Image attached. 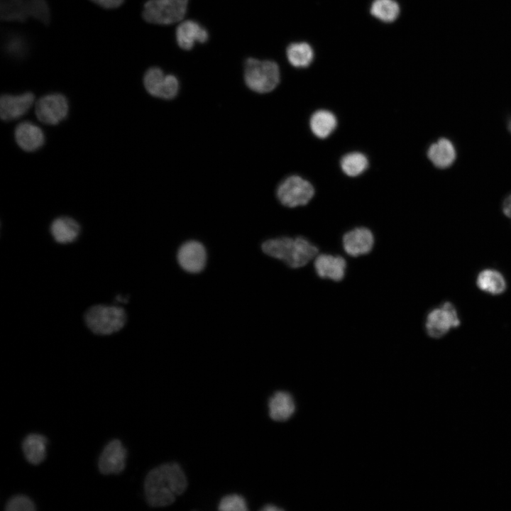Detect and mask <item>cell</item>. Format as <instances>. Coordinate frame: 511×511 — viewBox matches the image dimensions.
Here are the masks:
<instances>
[{
    "label": "cell",
    "instance_id": "obj_22",
    "mask_svg": "<svg viewBox=\"0 0 511 511\" xmlns=\"http://www.w3.org/2000/svg\"><path fill=\"white\" fill-rule=\"evenodd\" d=\"M336 116L327 110H319L314 112L309 121L312 133L320 138L328 137L336 128Z\"/></svg>",
    "mask_w": 511,
    "mask_h": 511
},
{
    "label": "cell",
    "instance_id": "obj_20",
    "mask_svg": "<svg viewBox=\"0 0 511 511\" xmlns=\"http://www.w3.org/2000/svg\"><path fill=\"white\" fill-rule=\"evenodd\" d=\"M269 415L275 421L284 422L291 417L295 411L292 395L285 391L276 392L268 402Z\"/></svg>",
    "mask_w": 511,
    "mask_h": 511
},
{
    "label": "cell",
    "instance_id": "obj_27",
    "mask_svg": "<svg viewBox=\"0 0 511 511\" xmlns=\"http://www.w3.org/2000/svg\"><path fill=\"white\" fill-rule=\"evenodd\" d=\"M222 511H246L248 510L245 499L239 495L231 494L224 496L219 504Z\"/></svg>",
    "mask_w": 511,
    "mask_h": 511
},
{
    "label": "cell",
    "instance_id": "obj_26",
    "mask_svg": "<svg viewBox=\"0 0 511 511\" xmlns=\"http://www.w3.org/2000/svg\"><path fill=\"white\" fill-rule=\"evenodd\" d=\"M368 161L365 155L353 152L345 155L341 160L343 172L351 177L361 175L367 168Z\"/></svg>",
    "mask_w": 511,
    "mask_h": 511
},
{
    "label": "cell",
    "instance_id": "obj_11",
    "mask_svg": "<svg viewBox=\"0 0 511 511\" xmlns=\"http://www.w3.org/2000/svg\"><path fill=\"white\" fill-rule=\"evenodd\" d=\"M341 245L346 255L358 258L371 253L375 248V238L370 229L359 226L344 233Z\"/></svg>",
    "mask_w": 511,
    "mask_h": 511
},
{
    "label": "cell",
    "instance_id": "obj_30",
    "mask_svg": "<svg viewBox=\"0 0 511 511\" xmlns=\"http://www.w3.org/2000/svg\"><path fill=\"white\" fill-rule=\"evenodd\" d=\"M502 211L505 216L511 219V194L504 200L502 203Z\"/></svg>",
    "mask_w": 511,
    "mask_h": 511
},
{
    "label": "cell",
    "instance_id": "obj_21",
    "mask_svg": "<svg viewBox=\"0 0 511 511\" xmlns=\"http://www.w3.org/2000/svg\"><path fill=\"white\" fill-rule=\"evenodd\" d=\"M46 438L38 434H31L23 440V451L26 460L31 464L38 465L46 456Z\"/></svg>",
    "mask_w": 511,
    "mask_h": 511
},
{
    "label": "cell",
    "instance_id": "obj_7",
    "mask_svg": "<svg viewBox=\"0 0 511 511\" xmlns=\"http://www.w3.org/2000/svg\"><path fill=\"white\" fill-rule=\"evenodd\" d=\"M276 193L282 204L294 208L307 204L312 198L314 189L306 180L292 175L280 183Z\"/></svg>",
    "mask_w": 511,
    "mask_h": 511
},
{
    "label": "cell",
    "instance_id": "obj_5",
    "mask_svg": "<svg viewBox=\"0 0 511 511\" xmlns=\"http://www.w3.org/2000/svg\"><path fill=\"white\" fill-rule=\"evenodd\" d=\"M0 17L18 22L32 18L45 25L50 22V12L45 0H0Z\"/></svg>",
    "mask_w": 511,
    "mask_h": 511
},
{
    "label": "cell",
    "instance_id": "obj_3",
    "mask_svg": "<svg viewBox=\"0 0 511 511\" xmlns=\"http://www.w3.org/2000/svg\"><path fill=\"white\" fill-rule=\"evenodd\" d=\"M244 79L253 92L264 94L273 91L280 82V70L272 60L248 58L244 66Z\"/></svg>",
    "mask_w": 511,
    "mask_h": 511
},
{
    "label": "cell",
    "instance_id": "obj_16",
    "mask_svg": "<svg viewBox=\"0 0 511 511\" xmlns=\"http://www.w3.org/2000/svg\"><path fill=\"white\" fill-rule=\"evenodd\" d=\"M177 45L183 50H191L196 43H204L209 39L207 30L199 23L193 20H187L176 29Z\"/></svg>",
    "mask_w": 511,
    "mask_h": 511
},
{
    "label": "cell",
    "instance_id": "obj_2",
    "mask_svg": "<svg viewBox=\"0 0 511 511\" xmlns=\"http://www.w3.org/2000/svg\"><path fill=\"white\" fill-rule=\"evenodd\" d=\"M261 248L267 256L282 261L292 269L305 267L320 252L317 244L302 236L268 239L263 243Z\"/></svg>",
    "mask_w": 511,
    "mask_h": 511
},
{
    "label": "cell",
    "instance_id": "obj_13",
    "mask_svg": "<svg viewBox=\"0 0 511 511\" xmlns=\"http://www.w3.org/2000/svg\"><path fill=\"white\" fill-rule=\"evenodd\" d=\"M126 454V449L119 440L111 441L99 456V471L104 475L120 473L125 468Z\"/></svg>",
    "mask_w": 511,
    "mask_h": 511
},
{
    "label": "cell",
    "instance_id": "obj_4",
    "mask_svg": "<svg viewBox=\"0 0 511 511\" xmlns=\"http://www.w3.org/2000/svg\"><path fill=\"white\" fill-rule=\"evenodd\" d=\"M125 310L119 306L97 304L85 313L87 327L98 335H109L121 330L126 322Z\"/></svg>",
    "mask_w": 511,
    "mask_h": 511
},
{
    "label": "cell",
    "instance_id": "obj_14",
    "mask_svg": "<svg viewBox=\"0 0 511 511\" xmlns=\"http://www.w3.org/2000/svg\"><path fill=\"white\" fill-rule=\"evenodd\" d=\"M177 258L179 265L184 270L197 273L202 271L205 266L207 253L201 243L189 241L180 247Z\"/></svg>",
    "mask_w": 511,
    "mask_h": 511
},
{
    "label": "cell",
    "instance_id": "obj_32",
    "mask_svg": "<svg viewBox=\"0 0 511 511\" xmlns=\"http://www.w3.org/2000/svg\"><path fill=\"white\" fill-rule=\"evenodd\" d=\"M507 129H508V131H509L510 132V133H511V119H510L509 121H508V123H507Z\"/></svg>",
    "mask_w": 511,
    "mask_h": 511
},
{
    "label": "cell",
    "instance_id": "obj_9",
    "mask_svg": "<svg viewBox=\"0 0 511 511\" xmlns=\"http://www.w3.org/2000/svg\"><path fill=\"white\" fill-rule=\"evenodd\" d=\"M143 84L146 91L152 96L171 99L179 91V81L173 75H166L157 67L149 68L143 76Z\"/></svg>",
    "mask_w": 511,
    "mask_h": 511
},
{
    "label": "cell",
    "instance_id": "obj_28",
    "mask_svg": "<svg viewBox=\"0 0 511 511\" xmlns=\"http://www.w3.org/2000/svg\"><path fill=\"white\" fill-rule=\"evenodd\" d=\"M6 510L8 511H33L35 510V504L27 496L18 495L12 497L6 503Z\"/></svg>",
    "mask_w": 511,
    "mask_h": 511
},
{
    "label": "cell",
    "instance_id": "obj_1",
    "mask_svg": "<svg viewBox=\"0 0 511 511\" xmlns=\"http://www.w3.org/2000/svg\"><path fill=\"white\" fill-rule=\"evenodd\" d=\"M186 476L176 463L155 467L145 477L144 490L149 505L154 507L171 505L186 490Z\"/></svg>",
    "mask_w": 511,
    "mask_h": 511
},
{
    "label": "cell",
    "instance_id": "obj_15",
    "mask_svg": "<svg viewBox=\"0 0 511 511\" xmlns=\"http://www.w3.org/2000/svg\"><path fill=\"white\" fill-rule=\"evenodd\" d=\"M35 96L27 92L18 95L3 94L0 99V116L4 121H11L24 115L33 105Z\"/></svg>",
    "mask_w": 511,
    "mask_h": 511
},
{
    "label": "cell",
    "instance_id": "obj_12",
    "mask_svg": "<svg viewBox=\"0 0 511 511\" xmlns=\"http://www.w3.org/2000/svg\"><path fill=\"white\" fill-rule=\"evenodd\" d=\"M313 268L319 278L332 282H340L346 278L348 263L341 255L319 252L313 260Z\"/></svg>",
    "mask_w": 511,
    "mask_h": 511
},
{
    "label": "cell",
    "instance_id": "obj_25",
    "mask_svg": "<svg viewBox=\"0 0 511 511\" xmlns=\"http://www.w3.org/2000/svg\"><path fill=\"white\" fill-rule=\"evenodd\" d=\"M371 14L383 22H392L400 13L398 4L394 0H374L370 7Z\"/></svg>",
    "mask_w": 511,
    "mask_h": 511
},
{
    "label": "cell",
    "instance_id": "obj_8",
    "mask_svg": "<svg viewBox=\"0 0 511 511\" xmlns=\"http://www.w3.org/2000/svg\"><path fill=\"white\" fill-rule=\"evenodd\" d=\"M460 323L456 308L451 302H446L427 314L426 332L430 337L438 339L447 334L451 329L458 326Z\"/></svg>",
    "mask_w": 511,
    "mask_h": 511
},
{
    "label": "cell",
    "instance_id": "obj_19",
    "mask_svg": "<svg viewBox=\"0 0 511 511\" xmlns=\"http://www.w3.org/2000/svg\"><path fill=\"white\" fill-rule=\"evenodd\" d=\"M50 231L57 243L65 244L77 238L80 233V226L71 217L60 216L53 221Z\"/></svg>",
    "mask_w": 511,
    "mask_h": 511
},
{
    "label": "cell",
    "instance_id": "obj_17",
    "mask_svg": "<svg viewBox=\"0 0 511 511\" xmlns=\"http://www.w3.org/2000/svg\"><path fill=\"white\" fill-rule=\"evenodd\" d=\"M14 137L18 145L26 152L35 151L45 143L42 129L30 121H23L17 125Z\"/></svg>",
    "mask_w": 511,
    "mask_h": 511
},
{
    "label": "cell",
    "instance_id": "obj_10",
    "mask_svg": "<svg viewBox=\"0 0 511 511\" xmlns=\"http://www.w3.org/2000/svg\"><path fill=\"white\" fill-rule=\"evenodd\" d=\"M68 110L67 98L58 93L43 96L35 104L36 117L42 123L48 125L59 123L66 118Z\"/></svg>",
    "mask_w": 511,
    "mask_h": 511
},
{
    "label": "cell",
    "instance_id": "obj_18",
    "mask_svg": "<svg viewBox=\"0 0 511 511\" xmlns=\"http://www.w3.org/2000/svg\"><path fill=\"white\" fill-rule=\"evenodd\" d=\"M427 156L435 167L445 169L453 165L456 153L452 142L441 138L429 146Z\"/></svg>",
    "mask_w": 511,
    "mask_h": 511
},
{
    "label": "cell",
    "instance_id": "obj_6",
    "mask_svg": "<svg viewBox=\"0 0 511 511\" xmlns=\"http://www.w3.org/2000/svg\"><path fill=\"white\" fill-rule=\"evenodd\" d=\"M188 0H148L142 12L143 19L150 23L170 25L185 16Z\"/></svg>",
    "mask_w": 511,
    "mask_h": 511
},
{
    "label": "cell",
    "instance_id": "obj_24",
    "mask_svg": "<svg viewBox=\"0 0 511 511\" xmlns=\"http://www.w3.org/2000/svg\"><path fill=\"white\" fill-rule=\"evenodd\" d=\"M289 62L295 67H308L314 57L312 47L307 43H293L288 45L286 50Z\"/></svg>",
    "mask_w": 511,
    "mask_h": 511
},
{
    "label": "cell",
    "instance_id": "obj_23",
    "mask_svg": "<svg viewBox=\"0 0 511 511\" xmlns=\"http://www.w3.org/2000/svg\"><path fill=\"white\" fill-rule=\"evenodd\" d=\"M476 283L481 290L492 295L501 294L506 288V282L502 275L493 269L481 271L478 275Z\"/></svg>",
    "mask_w": 511,
    "mask_h": 511
},
{
    "label": "cell",
    "instance_id": "obj_31",
    "mask_svg": "<svg viewBox=\"0 0 511 511\" xmlns=\"http://www.w3.org/2000/svg\"><path fill=\"white\" fill-rule=\"evenodd\" d=\"M262 510H264V511H280V510H282V509L274 505L268 504L262 508Z\"/></svg>",
    "mask_w": 511,
    "mask_h": 511
},
{
    "label": "cell",
    "instance_id": "obj_29",
    "mask_svg": "<svg viewBox=\"0 0 511 511\" xmlns=\"http://www.w3.org/2000/svg\"><path fill=\"white\" fill-rule=\"evenodd\" d=\"M97 5L104 9H115L119 7L124 0H90Z\"/></svg>",
    "mask_w": 511,
    "mask_h": 511
}]
</instances>
